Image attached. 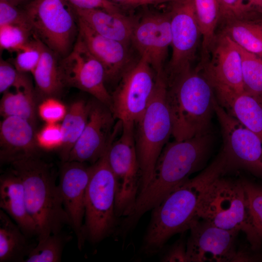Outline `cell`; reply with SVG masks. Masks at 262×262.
<instances>
[{
	"label": "cell",
	"mask_w": 262,
	"mask_h": 262,
	"mask_svg": "<svg viewBox=\"0 0 262 262\" xmlns=\"http://www.w3.org/2000/svg\"><path fill=\"white\" fill-rule=\"evenodd\" d=\"M170 12L148 11L137 19L131 44L145 58L156 75L164 72L171 44Z\"/></svg>",
	"instance_id": "15"
},
{
	"label": "cell",
	"mask_w": 262,
	"mask_h": 262,
	"mask_svg": "<svg viewBox=\"0 0 262 262\" xmlns=\"http://www.w3.org/2000/svg\"><path fill=\"white\" fill-rule=\"evenodd\" d=\"M71 236L62 232L51 234L37 244L31 251L25 262H59L64 247Z\"/></svg>",
	"instance_id": "31"
},
{
	"label": "cell",
	"mask_w": 262,
	"mask_h": 262,
	"mask_svg": "<svg viewBox=\"0 0 262 262\" xmlns=\"http://www.w3.org/2000/svg\"><path fill=\"white\" fill-rule=\"evenodd\" d=\"M165 81L174 139L183 140L210 131L216 97L200 70L191 67Z\"/></svg>",
	"instance_id": "4"
},
{
	"label": "cell",
	"mask_w": 262,
	"mask_h": 262,
	"mask_svg": "<svg viewBox=\"0 0 262 262\" xmlns=\"http://www.w3.org/2000/svg\"><path fill=\"white\" fill-rule=\"evenodd\" d=\"M0 207L28 238L36 236V226L27 209L23 183L12 170L0 178Z\"/></svg>",
	"instance_id": "21"
},
{
	"label": "cell",
	"mask_w": 262,
	"mask_h": 262,
	"mask_svg": "<svg viewBox=\"0 0 262 262\" xmlns=\"http://www.w3.org/2000/svg\"><path fill=\"white\" fill-rule=\"evenodd\" d=\"M220 19L226 21L246 18L254 9L247 4L246 0H218Z\"/></svg>",
	"instance_id": "38"
},
{
	"label": "cell",
	"mask_w": 262,
	"mask_h": 262,
	"mask_svg": "<svg viewBox=\"0 0 262 262\" xmlns=\"http://www.w3.org/2000/svg\"><path fill=\"white\" fill-rule=\"evenodd\" d=\"M15 92L7 90L0 103V113L4 118L17 116L36 124V109L33 87L15 88Z\"/></svg>",
	"instance_id": "28"
},
{
	"label": "cell",
	"mask_w": 262,
	"mask_h": 262,
	"mask_svg": "<svg viewBox=\"0 0 262 262\" xmlns=\"http://www.w3.org/2000/svg\"><path fill=\"white\" fill-rule=\"evenodd\" d=\"M177 0H150V4H158L165 2H173Z\"/></svg>",
	"instance_id": "45"
},
{
	"label": "cell",
	"mask_w": 262,
	"mask_h": 262,
	"mask_svg": "<svg viewBox=\"0 0 262 262\" xmlns=\"http://www.w3.org/2000/svg\"><path fill=\"white\" fill-rule=\"evenodd\" d=\"M166 93L164 72L156 75L149 104L143 115L135 123V147L141 174L139 194L147 185L157 161L172 135V121Z\"/></svg>",
	"instance_id": "6"
},
{
	"label": "cell",
	"mask_w": 262,
	"mask_h": 262,
	"mask_svg": "<svg viewBox=\"0 0 262 262\" xmlns=\"http://www.w3.org/2000/svg\"><path fill=\"white\" fill-rule=\"evenodd\" d=\"M33 35L62 58L71 50L77 17L66 0H33L24 7Z\"/></svg>",
	"instance_id": "8"
},
{
	"label": "cell",
	"mask_w": 262,
	"mask_h": 262,
	"mask_svg": "<svg viewBox=\"0 0 262 262\" xmlns=\"http://www.w3.org/2000/svg\"><path fill=\"white\" fill-rule=\"evenodd\" d=\"M196 17L200 28L204 58L208 55L216 34L220 19L218 0H193Z\"/></svg>",
	"instance_id": "29"
},
{
	"label": "cell",
	"mask_w": 262,
	"mask_h": 262,
	"mask_svg": "<svg viewBox=\"0 0 262 262\" xmlns=\"http://www.w3.org/2000/svg\"><path fill=\"white\" fill-rule=\"evenodd\" d=\"M236 45L241 56L244 90L262 101V58Z\"/></svg>",
	"instance_id": "30"
},
{
	"label": "cell",
	"mask_w": 262,
	"mask_h": 262,
	"mask_svg": "<svg viewBox=\"0 0 262 262\" xmlns=\"http://www.w3.org/2000/svg\"><path fill=\"white\" fill-rule=\"evenodd\" d=\"M91 165L77 161L63 162L58 184L63 205L74 231L79 250L85 239L83 233L85 197L89 182Z\"/></svg>",
	"instance_id": "18"
},
{
	"label": "cell",
	"mask_w": 262,
	"mask_h": 262,
	"mask_svg": "<svg viewBox=\"0 0 262 262\" xmlns=\"http://www.w3.org/2000/svg\"><path fill=\"white\" fill-rule=\"evenodd\" d=\"M58 56L44 45L40 61L32 73L37 91L45 98H55L65 86Z\"/></svg>",
	"instance_id": "25"
},
{
	"label": "cell",
	"mask_w": 262,
	"mask_h": 262,
	"mask_svg": "<svg viewBox=\"0 0 262 262\" xmlns=\"http://www.w3.org/2000/svg\"><path fill=\"white\" fill-rule=\"evenodd\" d=\"M197 216L219 228L244 232L254 251L261 247L262 240L252 224L241 180L220 176L213 180L201 196Z\"/></svg>",
	"instance_id": "5"
},
{
	"label": "cell",
	"mask_w": 262,
	"mask_h": 262,
	"mask_svg": "<svg viewBox=\"0 0 262 262\" xmlns=\"http://www.w3.org/2000/svg\"><path fill=\"white\" fill-rule=\"evenodd\" d=\"M226 159L221 151L200 173L188 179L171 191L151 211L140 248L147 256L157 254L173 235L184 233L198 218L197 212L207 186L227 171Z\"/></svg>",
	"instance_id": "2"
},
{
	"label": "cell",
	"mask_w": 262,
	"mask_h": 262,
	"mask_svg": "<svg viewBox=\"0 0 262 262\" xmlns=\"http://www.w3.org/2000/svg\"><path fill=\"white\" fill-rule=\"evenodd\" d=\"M134 125L133 122H122L120 135L113 140L107 153L115 179V213L118 219L132 213L139 193L141 174L135 147Z\"/></svg>",
	"instance_id": "9"
},
{
	"label": "cell",
	"mask_w": 262,
	"mask_h": 262,
	"mask_svg": "<svg viewBox=\"0 0 262 262\" xmlns=\"http://www.w3.org/2000/svg\"><path fill=\"white\" fill-rule=\"evenodd\" d=\"M213 109L221 127L227 170L243 168L262 179L261 139L228 114L216 98Z\"/></svg>",
	"instance_id": "12"
},
{
	"label": "cell",
	"mask_w": 262,
	"mask_h": 262,
	"mask_svg": "<svg viewBox=\"0 0 262 262\" xmlns=\"http://www.w3.org/2000/svg\"><path fill=\"white\" fill-rule=\"evenodd\" d=\"M210 131L183 140L168 142L160 155L151 179L138 195L132 213L120 222L119 231L126 236L141 217L158 205L171 191L200 169L212 147Z\"/></svg>",
	"instance_id": "1"
},
{
	"label": "cell",
	"mask_w": 262,
	"mask_h": 262,
	"mask_svg": "<svg viewBox=\"0 0 262 262\" xmlns=\"http://www.w3.org/2000/svg\"><path fill=\"white\" fill-rule=\"evenodd\" d=\"M36 141L38 146L45 149L60 148L63 141L61 124L46 123L36 133Z\"/></svg>",
	"instance_id": "36"
},
{
	"label": "cell",
	"mask_w": 262,
	"mask_h": 262,
	"mask_svg": "<svg viewBox=\"0 0 262 262\" xmlns=\"http://www.w3.org/2000/svg\"><path fill=\"white\" fill-rule=\"evenodd\" d=\"M247 4L253 9L255 8L262 11V0H246Z\"/></svg>",
	"instance_id": "43"
},
{
	"label": "cell",
	"mask_w": 262,
	"mask_h": 262,
	"mask_svg": "<svg viewBox=\"0 0 262 262\" xmlns=\"http://www.w3.org/2000/svg\"><path fill=\"white\" fill-rule=\"evenodd\" d=\"M208 55L210 60L197 68L216 94L244 92L241 56L236 44L223 32L215 36Z\"/></svg>",
	"instance_id": "16"
},
{
	"label": "cell",
	"mask_w": 262,
	"mask_h": 262,
	"mask_svg": "<svg viewBox=\"0 0 262 262\" xmlns=\"http://www.w3.org/2000/svg\"><path fill=\"white\" fill-rule=\"evenodd\" d=\"M186 242L187 262H261L262 255L236 248L238 232L196 219L189 229Z\"/></svg>",
	"instance_id": "10"
},
{
	"label": "cell",
	"mask_w": 262,
	"mask_h": 262,
	"mask_svg": "<svg viewBox=\"0 0 262 262\" xmlns=\"http://www.w3.org/2000/svg\"><path fill=\"white\" fill-rule=\"evenodd\" d=\"M74 8L79 9H100L113 13H123L122 7L107 0H66Z\"/></svg>",
	"instance_id": "40"
},
{
	"label": "cell",
	"mask_w": 262,
	"mask_h": 262,
	"mask_svg": "<svg viewBox=\"0 0 262 262\" xmlns=\"http://www.w3.org/2000/svg\"><path fill=\"white\" fill-rule=\"evenodd\" d=\"M172 55L164 70L166 80L191 68L201 37L193 0H177L171 2Z\"/></svg>",
	"instance_id": "13"
},
{
	"label": "cell",
	"mask_w": 262,
	"mask_h": 262,
	"mask_svg": "<svg viewBox=\"0 0 262 262\" xmlns=\"http://www.w3.org/2000/svg\"><path fill=\"white\" fill-rule=\"evenodd\" d=\"M155 82L153 69L140 57L123 74L111 94V111L115 119L121 122L138 121L149 104Z\"/></svg>",
	"instance_id": "11"
},
{
	"label": "cell",
	"mask_w": 262,
	"mask_h": 262,
	"mask_svg": "<svg viewBox=\"0 0 262 262\" xmlns=\"http://www.w3.org/2000/svg\"><path fill=\"white\" fill-rule=\"evenodd\" d=\"M253 227L262 240V186L246 179H241Z\"/></svg>",
	"instance_id": "34"
},
{
	"label": "cell",
	"mask_w": 262,
	"mask_h": 262,
	"mask_svg": "<svg viewBox=\"0 0 262 262\" xmlns=\"http://www.w3.org/2000/svg\"><path fill=\"white\" fill-rule=\"evenodd\" d=\"M77 24L78 35L104 67L106 83L118 82L132 64L129 46L98 34L78 17Z\"/></svg>",
	"instance_id": "19"
},
{
	"label": "cell",
	"mask_w": 262,
	"mask_h": 262,
	"mask_svg": "<svg viewBox=\"0 0 262 262\" xmlns=\"http://www.w3.org/2000/svg\"><path fill=\"white\" fill-rule=\"evenodd\" d=\"M19 226L2 210H0V262H25L35 246Z\"/></svg>",
	"instance_id": "24"
},
{
	"label": "cell",
	"mask_w": 262,
	"mask_h": 262,
	"mask_svg": "<svg viewBox=\"0 0 262 262\" xmlns=\"http://www.w3.org/2000/svg\"><path fill=\"white\" fill-rule=\"evenodd\" d=\"M7 24L29 25L24 8L0 0V26Z\"/></svg>",
	"instance_id": "39"
},
{
	"label": "cell",
	"mask_w": 262,
	"mask_h": 262,
	"mask_svg": "<svg viewBox=\"0 0 262 262\" xmlns=\"http://www.w3.org/2000/svg\"><path fill=\"white\" fill-rule=\"evenodd\" d=\"M44 44L33 35L30 40L18 49L13 64L19 71L32 73L38 65Z\"/></svg>",
	"instance_id": "32"
},
{
	"label": "cell",
	"mask_w": 262,
	"mask_h": 262,
	"mask_svg": "<svg viewBox=\"0 0 262 262\" xmlns=\"http://www.w3.org/2000/svg\"><path fill=\"white\" fill-rule=\"evenodd\" d=\"M7 2L9 4L18 6L27 0H0Z\"/></svg>",
	"instance_id": "44"
},
{
	"label": "cell",
	"mask_w": 262,
	"mask_h": 262,
	"mask_svg": "<svg viewBox=\"0 0 262 262\" xmlns=\"http://www.w3.org/2000/svg\"><path fill=\"white\" fill-rule=\"evenodd\" d=\"M33 87L27 73L18 71L13 64L0 59V92L4 93L11 88H22Z\"/></svg>",
	"instance_id": "35"
},
{
	"label": "cell",
	"mask_w": 262,
	"mask_h": 262,
	"mask_svg": "<svg viewBox=\"0 0 262 262\" xmlns=\"http://www.w3.org/2000/svg\"><path fill=\"white\" fill-rule=\"evenodd\" d=\"M90 105V102H87L83 99L75 101L62 121L63 141L60 147V157L63 162L67 161L71 150L86 126Z\"/></svg>",
	"instance_id": "26"
},
{
	"label": "cell",
	"mask_w": 262,
	"mask_h": 262,
	"mask_svg": "<svg viewBox=\"0 0 262 262\" xmlns=\"http://www.w3.org/2000/svg\"><path fill=\"white\" fill-rule=\"evenodd\" d=\"M186 242L180 237L167 250L161 259L162 262H186Z\"/></svg>",
	"instance_id": "41"
},
{
	"label": "cell",
	"mask_w": 262,
	"mask_h": 262,
	"mask_svg": "<svg viewBox=\"0 0 262 262\" xmlns=\"http://www.w3.org/2000/svg\"><path fill=\"white\" fill-rule=\"evenodd\" d=\"M65 105L55 98H45L38 108V113L46 123H56L62 121L67 113Z\"/></svg>",
	"instance_id": "37"
},
{
	"label": "cell",
	"mask_w": 262,
	"mask_h": 262,
	"mask_svg": "<svg viewBox=\"0 0 262 262\" xmlns=\"http://www.w3.org/2000/svg\"><path fill=\"white\" fill-rule=\"evenodd\" d=\"M35 127L17 116L4 117L0 125V157L2 163L38 156Z\"/></svg>",
	"instance_id": "20"
},
{
	"label": "cell",
	"mask_w": 262,
	"mask_h": 262,
	"mask_svg": "<svg viewBox=\"0 0 262 262\" xmlns=\"http://www.w3.org/2000/svg\"><path fill=\"white\" fill-rule=\"evenodd\" d=\"M107 153L91 165L85 193L83 233L85 241L93 244L115 234L119 224L115 213V179Z\"/></svg>",
	"instance_id": "7"
},
{
	"label": "cell",
	"mask_w": 262,
	"mask_h": 262,
	"mask_svg": "<svg viewBox=\"0 0 262 262\" xmlns=\"http://www.w3.org/2000/svg\"><path fill=\"white\" fill-rule=\"evenodd\" d=\"M86 126L71 150L67 161L94 164L107 151L116 134L115 118L110 109L95 99L90 102Z\"/></svg>",
	"instance_id": "17"
},
{
	"label": "cell",
	"mask_w": 262,
	"mask_h": 262,
	"mask_svg": "<svg viewBox=\"0 0 262 262\" xmlns=\"http://www.w3.org/2000/svg\"><path fill=\"white\" fill-rule=\"evenodd\" d=\"M227 112L262 140V101L245 91L216 94Z\"/></svg>",
	"instance_id": "23"
},
{
	"label": "cell",
	"mask_w": 262,
	"mask_h": 262,
	"mask_svg": "<svg viewBox=\"0 0 262 262\" xmlns=\"http://www.w3.org/2000/svg\"><path fill=\"white\" fill-rule=\"evenodd\" d=\"M122 7H133L150 4V0H107Z\"/></svg>",
	"instance_id": "42"
},
{
	"label": "cell",
	"mask_w": 262,
	"mask_h": 262,
	"mask_svg": "<svg viewBox=\"0 0 262 262\" xmlns=\"http://www.w3.org/2000/svg\"><path fill=\"white\" fill-rule=\"evenodd\" d=\"M223 33L240 47L262 58V23L247 17L232 19Z\"/></svg>",
	"instance_id": "27"
},
{
	"label": "cell",
	"mask_w": 262,
	"mask_h": 262,
	"mask_svg": "<svg viewBox=\"0 0 262 262\" xmlns=\"http://www.w3.org/2000/svg\"><path fill=\"white\" fill-rule=\"evenodd\" d=\"M65 86L86 92L111 110V94L106 86L105 72L100 62L77 35L70 52L59 61Z\"/></svg>",
	"instance_id": "14"
},
{
	"label": "cell",
	"mask_w": 262,
	"mask_h": 262,
	"mask_svg": "<svg viewBox=\"0 0 262 262\" xmlns=\"http://www.w3.org/2000/svg\"><path fill=\"white\" fill-rule=\"evenodd\" d=\"M28 25L7 24L0 26V50L16 52L32 37Z\"/></svg>",
	"instance_id": "33"
},
{
	"label": "cell",
	"mask_w": 262,
	"mask_h": 262,
	"mask_svg": "<svg viewBox=\"0 0 262 262\" xmlns=\"http://www.w3.org/2000/svg\"><path fill=\"white\" fill-rule=\"evenodd\" d=\"M11 170L21 179L28 212L36 228L37 241L70 225L53 166L38 156L14 161Z\"/></svg>",
	"instance_id": "3"
},
{
	"label": "cell",
	"mask_w": 262,
	"mask_h": 262,
	"mask_svg": "<svg viewBox=\"0 0 262 262\" xmlns=\"http://www.w3.org/2000/svg\"><path fill=\"white\" fill-rule=\"evenodd\" d=\"M74 8L77 16L98 34L129 46L131 44L137 19L124 13H113L100 9Z\"/></svg>",
	"instance_id": "22"
}]
</instances>
